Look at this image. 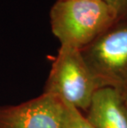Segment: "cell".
<instances>
[{"mask_svg": "<svg viewBox=\"0 0 127 128\" xmlns=\"http://www.w3.org/2000/svg\"><path fill=\"white\" fill-rule=\"evenodd\" d=\"M98 86L79 50L60 46L53 61L44 92L78 110L88 111Z\"/></svg>", "mask_w": 127, "mask_h": 128, "instance_id": "3", "label": "cell"}, {"mask_svg": "<svg viewBox=\"0 0 127 128\" xmlns=\"http://www.w3.org/2000/svg\"><path fill=\"white\" fill-rule=\"evenodd\" d=\"M64 102L49 94L13 106H0V128H64Z\"/></svg>", "mask_w": 127, "mask_h": 128, "instance_id": "4", "label": "cell"}, {"mask_svg": "<svg viewBox=\"0 0 127 128\" xmlns=\"http://www.w3.org/2000/svg\"><path fill=\"white\" fill-rule=\"evenodd\" d=\"M64 128H94L80 110L64 102Z\"/></svg>", "mask_w": 127, "mask_h": 128, "instance_id": "6", "label": "cell"}, {"mask_svg": "<svg viewBox=\"0 0 127 128\" xmlns=\"http://www.w3.org/2000/svg\"><path fill=\"white\" fill-rule=\"evenodd\" d=\"M117 12L118 18L127 15V0H102Z\"/></svg>", "mask_w": 127, "mask_h": 128, "instance_id": "7", "label": "cell"}, {"mask_svg": "<svg viewBox=\"0 0 127 128\" xmlns=\"http://www.w3.org/2000/svg\"><path fill=\"white\" fill-rule=\"evenodd\" d=\"M98 89L127 90V15L118 18L93 42L80 50Z\"/></svg>", "mask_w": 127, "mask_h": 128, "instance_id": "2", "label": "cell"}, {"mask_svg": "<svg viewBox=\"0 0 127 128\" xmlns=\"http://www.w3.org/2000/svg\"><path fill=\"white\" fill-rule=\"evenodd\" d=\"M51 31L60 42L81 50L118 18L102 0H57L50 12Z\"/></svg>", "mask_w": 127, "mask_h": 128, "instance_id": "1", "label": "cell"}, {"mask_svg": "<svg viewBox=\"0 0 127 128\" xmlns=\"http://www.w3.org/2000/svg\"><path fill=\"white\" fill-rule=\"evenodd\" d=\"M124 98H125V101H126V105H127V90L126 92V94L125 95H124Z\"/></svg>", "mask_w": 127, "mask_h": 128, "instance_id": "8", "label": "cell"}, {"mask_svg": "<svg viewBox=\"0 0 127 128\" xmlns=\"http://www.w3.org/2000/svg\"><path fill=\"white\" fill-rule=\"evenodd\" d=\"M87 112L86 118L94 128H127V105L114 88L98 89Z\"/></svg>", "mask_w": 127, "mask_h": 128, "instance_id": "5", "label": "cell"}]
</instances>
